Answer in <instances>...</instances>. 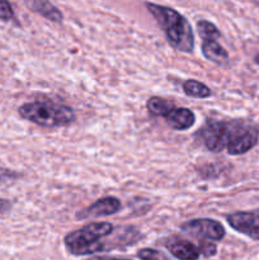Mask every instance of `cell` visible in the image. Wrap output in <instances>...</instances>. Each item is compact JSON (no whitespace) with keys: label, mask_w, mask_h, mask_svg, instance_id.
Returning a JSON list of instances; mask_svg holds the SVG:
<instances>
[{"label":"cell","mask_w":259,"mask_h":260,"mask_svg":"<svg viewBox=\"0 0 259 260\" xmlns=\"http://www.w3.org/2000/svg\"><path fill=\"white\" fill-rule=\"evenodd\" d=\"M85 260H130V259H122V258H112V256H94V258H89Z\"/></svg>","instance_id":"obj_19"},{"label":"cell","mask_w":259,"mask_h":260,"mask_svg":"<svg viewBox=\"0 0 259 260\" xmlns=\"http://www.w3.org/2000/svg\"><path fill=\"white\" fill-rule=\"evenodd\" d=\"M150 14L164 32L168 43L180 52L189 53L195 48V35L187 18L173 8L146 3Z\"/></svg>","instance_id":"obj_2"},{"label":"cell","mask_w":259,"mask_h":260,"mask_svg":"<svg viewBox=\"0 0 259 260\" xmlns=\"http://www.w3.org/2000/svg\"><path fill=\"white\" fill-rule=\"evenodd\" d=\"M197 29L202 38V53L207 60L223 65L229 61V53L220 43L217 42L221 37V32L213 23L208 20H200L197 23Z\"/></svg>","instance_id":"obj_5"},{"label":"cell","mask_w":259,"mask_h":260,"mask_svg":"<svg viewBox=\"0 0 259 260\" xmlns=\"http://www.w3.org/2000/svg\"><path fill=\"white\" fill-rule=\"evenodd\" d=\"M19 174L12 172V170L7 169H0V179H9V178H18Z\"/></svg>","instance_id":"obj_17"},{"label":"cell","mask_w":259,"mask_h":260,"mask_svg":"<svg viewBox=\"0 0 259 260\" xmlns=\"http://www.w3.org/2000/svg\"><path fill=\"white\" fill-rule=\"evenodd\" d=\"M183 90H184V93L188 96H192V98L203 99L211 95V89L207 85H205L201 81L192 80V79L190 80H185L183 83Z\"/></svg>","instance_id":"obj_13"},{"label":"cell","mask_w":259,"mask_h":260,"mask_svg":"<svg viewBox=\"0 0 259 260\" xmlns=\"http://www.w3.org/2000/svg\"><path fill=\"white\" fill-rule=\"evenodd\" d=\"M164 119L168 126H170V128L177 129V131H185L195 124L196 114L190 109L183 108V107L177 108L174 106L164 117Z\"/></svg>","instance_id":"obj_10"},{"label":"cell","mask_w":259,"mask_h":260,"mask_svg":"<svg viewBox=\"0 0 259 260\" xmlns=\"http://www.w3.org/2000/svg\"><path fill=\"white\" fill-rule=\"evenodd\" d=\"M18 112L22 118L47 128L69 126L76 118L75 112L71 107L48 99L28 102L22 104Z\"/></svg>","instance_id":"obj_3"},{"label":"cell","mask_w":259,"mask_h":260,"mask_svg":"<svg viewBox=\"0 0 259 260\" xmlns=\"http://www.w3.org/2000/svg\"><path fill=\"white\" fill-rule=\"evenodd\" d=\"M119 208H121V202H119L118 198L104 197L76 213V218L78 220H85V218L103 217V216H109L118 212Z\"/></svg>","instance_id":"obj_8"},{"label":"cell","mask_w":259,"mask_h":260,"mask_svg":"<svg viewBox=\"0 0 259 260\" xmlns=\"http://www.w3.org/2000/svg\"><path fill=\"white\" fill-rule=\"evenodd\" d=\"M137 256L141 260H172L169 256L165 255L164 253H161V251L150 248H145L139 250Z\"/></svg>","instance_id":"obj_14"},{"label":"cell","mask_w":259,"mask_h":260,"mask_svg":"<svg viewBox=\"0 0 259 260\" xmlns=\"http://www.w3.org/2000/svg\"><path fill=\"white\" fill-rule=\"evenodd\" d=\"M201 254L205 256H212L215 255L216 251H217V249H216V245L215 244H211V243H207V241H202L201 243Z\"/></svg>","instance_id":"obj_16"},{"label":"cell","mask_w":259,"mask_h":260,"mask_svg":"<svg viewBox=\"0 0 259 260\" xmlns=\"http://www.w3.org/2000/svg\"><path fill=\"white\" fill-rule=\"evenodd\" d=\"M14 18V10L8 0H0V20L9 22Z\"/></svg>","instance_id":"obj_15"},{"label":"cell","mask_w":259,"mask_h":260,"mask_svg":"<svg viewBox=\"0 0 259 260\" xmlns=\"http://www.w3.org/2000/svg\"><path fill=\"white\" fill-rule=\"evenodd\" d=\"M147 111L151 116L154 117H163L164 118L168 113H169L170 109L174 107V104L172 102L167 101L164 98H160V96H151V98L147 101Z\"/></svg>","instance_id":"obj_12"},{"label":"cell","mask_w":259,"mask_h":260,"mask_svg":"<svg viewBox=\"0 0 259 260\" xmlns=\"http://www.w3.org/2000/svg\"><path fill=\"white\" fill-rule=\"evenodd\" d=\"M12 208V203L8 200H0V213L8 212Z\"/></svg>","instance_id":"obj_18"},{"label":"cell","mask_w":259,"mask_h":260,"mask_svg":"<svg viewBox=\"0 0 259 260\" xmlns=\"http://www.w3.org/2000/svg\"><path fill=\"white\" fill-rule=\"evenodd\" d=\"M182 229L184 233L190 234L202 241H220L225 238V229L218 221L211 218H197L183 223Z\"/></svg>","instance_id":"obj_6"},{"label":"cell","mask_w":259,"mask_h":260,"mask_svg":"<svg viewBox=\"0 0 259 260\" xmlns=\"http://www.w3.org/2000/svg\"><path fill=\"white\" fill-rule=\"evenodd\" d=\"M196 136L208 151L221 152L226 150L230 155L238 156L255 147L259 140V128L248 119H211L198 129Z\"/></svg>","instance_id":"obj_1"},{"label":"cell","mask_w":259,"mask_h":260,"mask_svg":"<svg viewBox=\"0 0 259 260\" xmlns=\"http://www.w3.org/2000/svg\"><path fill=\"white\" fill-rule=\"evenodd\" d=\"M229 225L253 240H259V213L235 212L226 217Z\"/></svg>","instance_id":"obj_7"},{"label":"cell","mask_w":259,"mask_h":260,"mask_svg":"<svg viewBox=\"0 0 259 260\" xmlns=\"http://www.w3.org/2000/svg\"><path fill=\"white\" fill-rule=\"evenodd\" d=\"M165 246L178 260H198L201 256L200 248L185 239L172 238L165 243Z\"/></svg>","instance_id":"obj_9"},{"label":"cell","mask_w":259,"mask_h":260,"mask_svg":"<svg viewBox=\"0 0 259 260\" xmlns=\"http://www.w3.org/2000/svg\"><path fill=\"white\" fill-rule=\"evenodd\" d=\"M114 226L109 222H94L83 226L79 230L73 231L65 236L66 249L70 254L76 256L89 255L107 250V244L102 239L111 235Z\"/></svg>","instance_id":"obj_4"},{"label":"cell","mask_w":259,"mask_h":260,"mask_svg":"<svg viewBox=\"0 0 259 260\" xmlns=\"http://www.w3.org/2000/svg\"><path fill=\"white\" fill-rule=\"evenodd\" d=\"M25 5L29 10L42 15L46 19L55 23H61L63 15L58 8H56L50 0H24Z\"/></svg>","instance_id":"obj_11"}]
</instances>
